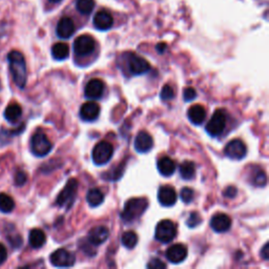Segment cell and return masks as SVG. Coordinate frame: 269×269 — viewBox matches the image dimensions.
<instances>
[{"label":"cell","mask_w":269,"mask_h":269,"mask_svg":"<svg viewBox=\"0 0 269 269\" xmlns=\"http://www.w3.org/2000/svg\"><path fill=\"white\" fill-rule=\"evenodd\" d=\"M8 61L15 85L19 89H25L28 80L27 64L25 56L18 51H12L8 55Z\"/></svg>","instance_id":"6da1fadb"},{"label":"cell","mask_w":269,"mask_h":269,"mask_svg":"<svg viewBox=\"0 0 269 269\" xmlns=\"http://www.w3.org/2000/svg\"><path fill=\"white\" fill-rule=\"evenodd\" d=\"M149 208V202L143 198L130 199L124 205L121 213V219L126 223H133L138 220Z\"/></svg>","instance_id":"7a4b0ae2"},{"label":"cell","mask_w":269,"mask_h":269,"mask_svg":"<svg viewBox=\"0 0 269 269\" xmlns=\"http://www.w3.org/2000/svg\"><path fill=\"white\" fill-rule=\"evenodd\" d=\"M78 180L76 179H70L68 183L66 184L65 189L62 190L56 199V205L59 208H65L67 210H70L76 199L77 190H78Z\"/></svg>","instance_id":"3957f363"},{"label":"cell","mask_w":269,"mask_h":269,"mask_svg":"<svg viewBox=\"0 0 269 269\" xmlns=\"http://www.w3.org/2000/svg\"><path fill=\"white\" fill-rule=\"evenodd\" d=\"M31 151L37 157H45L53 150V143L44 133H36L31 139Z\"/></svg>","instance_id":"277c9868"},{"label":"cell","mask_w":269,"mask_h":269,"mask_svg":"<svg viewBox=\"0 0 269 269\" xmlns=\"http://www.w3.org/2000/svg\"><path fill=\"white\" fill-rule=\"evenodd\" d=\"M177 236V227L171 220H162L158 223L155 232V238L161 243H171Z\"/></svg>","instance_id":"5b68a950"},{"label":"cell","mask_w":269,"mask_h":269,"mask_svg":"<svg viewBox=\"0 0 269 269\" xmlns=\"http://www.w3.org/2000/svg\"><path fill=\"white\" fill-rule=\"evenodd\" d=\"M113 154L114 147L112 146V143L108 141H100L93 150L92 158L96 165H105L112 159Z\"/></svg>","instance_id":"8992f818"},{"label":"cell","mask_w":269,"mask_h":269,"mask_svg":"<svg viewBox=\"0 0 269 269\" xmlns=\"http://www.w3.org/2000/svg\"><path fill=\"white\" fill-rule=\"evenodd\" d=\"M226 127V113L224 110H217L205 127L206 132L212 137L220 136Z\"/></svg>","instance_id":"52a82bcc"},{"label":"cell","mask_w":269,"mask_h":269,"mask_svg":"<svg viewBox=\"0 0 269 269\" xmlns=\"http://www.w3.org/2000/svg\"><path fill=\"white\" fill-rule=\"evenodd\" d=\"M96 49V41L90 35H81L74 41V52L77 56H89Z\"/></svg>","instance_id":"ba28073f"},{"label":"cell","mask_w":269,"mask_h":269,"mask_svg":"<svg viewBox=\"0 0 269 269\" xmlns=\"http://www.w3.org/2000/svg\"><path fill=\"white\" fill-rule=\"evenodd\" d=\"M51 263L55 267L66 268L72 267L76 262V257L71 252L65 250V248H60V250L55 251L50 257Z\"/></svg>","instance_id":"9c48e42d"},{"label":"cell","mask_w":269,"mask_h":269,"mask_svg":"<svg viewBox=\"0 0 269 269\" xmlns=\"http://www.w3.org/2000/svg\"><path fill=\"white\" fill-rule=\"evenodd\" d=\"M225 155L232 160H242L247 154V148L245 143L240 139H235L227 143L225 147Z\"/></svg>","instance_id":"30bf717a"},{"label":"cell","mask_w":269,"mask_h":269,"mask_svg":"<svg viewBox=\"0 0 269 269\" xmlns=\"http://www.w3.org/2000/svg\"><path fill=\"white\" fill-rule=\"evenodd\" d=\"M129 70L133 75L138 76L148 73L151 70V65L143 57L132 54L129 58Z\"/></svg>","instance_id":"8fae6325"},{"label":"cell","mask_w":269,"mask_h":269,"mask_svg":"<svg viewBox=\"0 0 269 269\" xmlns=\"http://www.w3.org/2000/svg\"><path fill=\"white\" fill-rule=\"evenodd\" d=\"M154 147L153 137L148 132H140L135 138L134 148L140 154H146L150 152Z\"/></svg>","instance_id":"7c38bea8"},{"label":"cell","mask_w":269,"mask_h":269,"mask_svg":"<svg viewBox=\"0 0 269 269\" xmlns=\"http://www.w3.org/2000/svg\"><path fill=\"white\" fill-rule=\"evenodd\" d=\"M106 90V86H105V82L100 79H92L91 81H89V84L86 87L85 90V94L86 97L90 100H97L100 99L103 96V93H105Z\"/></svg>","instance_id":"4fadbf2b"},{"label":"cell","mask_w":269,"mask_h":269,"mask_svg":"<svg viewBox=\"0 0 269 269\" xmlns=\"http://www.w3.org/2000/svg\"><path fill=\"white\" fill-rule=\"evenodd\" d=\"M167 259L173 264L182 263L186 258H188V248L183 244H175L172 245L165 254Z\"/></svg>","instance_id":"5bb4252c"},{"label":"cell","mask_w":269,"mask_h":269,"mask_svg":"<svg viewBox=\"0 0 269 269\" xmlns=\"http://www.w3.org/2000/svg\"><path fill=\"white\" fill-rule=\"evenodd\" d=\"M158 201L161 205L167 206V208L175 205L177 202V193L175 189L170 185L161 186L158 191Z\"/></svg>","instance_id":"9a60e30c"},{"label":"cell","mask_w":269,"mask_h":269,"mask_svg":"<svg viewBox=\"0 0 269 269\" xmlns=\"http://www.w3.org/2000/svg\"><path fill=\"white\" fill-rule=\"evenodd\" d=\"M211 227L214 232L216 233H225L227 231H230L232 227V219L230 216H227L225 214L219 213L213 216L211 220Z\"/></svg>","instance_id":"2e32d148"},{"label":"cell","mask_w":269,"mask_h":269,"mask_svg":"<svg viewBox=\"0 0 269 269\" xmlns=\"http://www.w3.org/2000/svg\"><path fill=\"white\" fill-rule=\"evenodd\" d=\"M114 25V18L110 12L102 10L94 16V26L99 31H108Z\"/></svg>","instance_id":"e0dca14e"},{"label":"cell","mask_w":269,"mask_h":269,"mask_svg":"<svg viewBox=\"0 0 269 269\" xmlns=\"http://www.w3.org/2000/svg\"><path fill=\"white\" fill-rule=\"evenodd\" d=\"M57 36L61 39H69L75 33V24L70 17L61 18L56 28Z\"/></svg>","instance_id":"ac0fdd59"},{"label":"cell","mask_w":269,"mask_h":269,"mask_svg":"<svg viewBox=\"0 0 269 269\" xmlns=\"http://www.w3.org/2000/svg\"><path fill=\"white\" fill-rule=\"evenodd\" d=\"M110 236V232L106 226H96L89 232L88 239L89 242L95 246L105 243Z\"/></svg>","instance_id":"d6986e66"},{"label":"cell","mask_w":269,"mask_h":269,"mask_svg":"<svg viewBox=\"0 0 269 269\" xmlns=\"http://www.w3.org/2000/svg\"><path fill=\"white\" fill-rule=\"evenodd\" d=\"M100 114V107L95 101L86 102L80 109V117L85 121H94Z\"/></svg>","instance_id":"ffe728a7"},{"label":"cell","mask_w":269,"mask_h":269,"mask_svg":"<svg viewBox=\"0 0 269 269\" xmlns=\"http://www.w3.org/2000/svg\"><path fill=\"white\" fill-rule=\"evenodd\" d=\"M157 168L162 176L171 177L176 172V163L170 157H163L158 161Z\"/></svg>","instance_id":"44dd1931"},{"label":"cell","mask_w":269,"mask_h":269,"mask_svg":"<svg viewBox=\"0 0 269 269\" xmlns=\"http://www.w3.org/2000/svg\"><path fill=\"white\" fill-rule=\"evenodd\" d=\"M188 117L195 126H201L206 118L205 108L200 105H195L189 109Z\"/></svg>","instance_id":"7402d4cb"},{"label":"cell","mask_w":269,"mask_h":269,"mask_svg":"<svg viewBox=\"0 0 269 269\" xmlns=\"http://www.w3.org/2000/svg\"><path fill=\"white\" fill-rule=\"evenodd\" d=\"M29 242H30V245L33 248H40V247H43L46 244L47 236L41 230L34 229V230H32L30 232Z\"/></svg>","instance_id":"603a6c76"},{"label":"cell","mask_w":269,"mask_h":269,"mask_svg":"<svg viewBox=\"0 0 269 269\" xmlns=\"http://www.w3.org/2000/svg\"><path fill=\"white\" fill-rule=\"evenodd\" d=\"M23 115V110L18 103H11L5 111V118L11 123H15Z\"/></svg>","instance_id":"cb8c5ba5"},{"label":"cell","mask_w":269,"mask_h":269,"mask_svg":"<svg viewBox=\"0 0 269 269\" xmlns=\"http://www.w3.org/2000/svg\"><path fill=\"white\" fill-rule=\"evenodd\" d=\"M179 173L182 179L184 180H192L196 175V165L192 161H184L181 163L179 168Z\"/></svg>","instance_id":"d4e9b609"},{"label":"cell","mask_w":269,"mask_h":269,"mask_svg":"<svg viewBox=\"0 0 269 269\" xmlns=\"http://www.w3.org/2000/svg\"><path fill=\"white\" fill-rule=\"evenodd\" d=\"M87 201L91 208H97L105 201V195L99 189H91L87 195Z\"/></svg>","instance_id":"484cf974"},{"label":"cell","mask_w":269,"mask_h":269,"mask_svg":"<svg viewBox=\"0 0 269 269\" xmlns=\"http://www.w3.org/2000/svg\"><path fill=\"white\" fill-rule=\"evenodd\" d=\"M70 55V48L67 44L58 43L52 48V56L56 60H65Z\"/></svg>","instance_id":"4316f807"},{"label":"cell","mask_w":269,"mask_h":269,"mask_svg":"<svg viewBox=\"0 0 269 269\" xmlns=\"http://www.w3.org/2000/svg\"><path fill=\"white\" fill-rule=\"evenodd\" d=\"M15 209V202L12 197L2 193L0 194V212L2 213H11Z\"/></svg>","instance_id":"83f0119b"},{"label":"cell","mask_w":269,"mask_h":269,"mask_svg":"<svg viewBox=\"0 0 269 269\" xmlns=\"http://www.w3.org/2000/svg\"><path fill=\"white\" fill-rule=\"evenodd\" d=\"M76 8L82 15H90L95 8V2L94 0H77Z\"/></svg>","instance_id":"f1b7e54d"},{"label":"cell","mask_w":269,"mask_h":269,"mask_svg":"<svg viewBox=\"0 0 269 269\" xmlns=\"http://www.w3.org/2000/svg\"><path fill=\"white\" fill-rule=\"evenodd\" d=\"M121 242L124 247L129 248V250H133L138 243V236L134 232H127L123 234Z\"/></svg>","instance_id":"f546056e"},{"label":"cell","mask_w":269,"mask_h":269,"mask_svg":"<svg viewBox=\"0 0 269 269\" xmlns=\"http://www.w3.org/2000/svg\"><path fill=\"white\" fill-rule=\"evenodd\" d=\"M160 97L163 101H170L175 97V91L170 85H165L161 90Z\"/></svg>","instance_id":"4dcf8cb0"},{"label":"cell","mask_w":269,"mask_h":269,"mask_svg":"<svg viewBox=\"0 0 269 269\" xmlns=\"http://www.w3.org/2000/svg\"><path fill=\"white\" fill-rule=\"evenodd\" d=\"M202 222V218L198 213H192L191 216L189 217L188 221H186V225H188L190 229H195L198 225H200Z\"/></svg>","instance_id":"1f68e13d"},{"label":"cell","mask_w":269,"mask_h":269,"mask_svg":"<svg viewBox=\"0 0 269 269\" xmlns=\"http://www.w3.org/2000/svg\"><path fill=\"white\" fill-rule=\"evenodd\" d=\"M180 197H181V200L185 204H190L193 201V199H194V191L192 189H190V188H184L181 191Z\"/></svg>","instance_id":"d6a6232c"},{"label":"cell","mask_w":269,"mask_h":269,"mask_svg":"<svg viewBox=\"0 0 269 269\" xmlns=\"http://www.w3.org/2000/svg\"><path fill=\"white\" fill-rule=\"evenodd\" d=\"M253 183L256 186H265L267 183V178H266V174L263 171H259L253 178Z\"/></svg>","instance_id":"836d02e7"},{"label":"cell","mask_w":269,"mask_h":269,"mask_svg":"<svg viewBox=\"0 0 269 269\" xmlns=\"http://www.w3.org/2000/svg\"><path fill=\"white\" fill-rule=\"evenodd\" d=\"M28 181V175L24 171H18L15 175V184L17 186H23Z\"/></svg>","instance_id":"e575fe53"},{"label":"cell","mask_w":269,"mask_h":269,"mask_svg":"<svg viewBox=\"0 0 269 269\" xmlns=\"http://www.w3.org/2000/svg\"><path fill=\"white\" fill-rule=\"evenodd\" d=\"M197 97V93H196V90L193 89V88H186L184 90V93H183V98L186 102H190V101H193L194 99H196Z\"/></svg>","instance_id":"d590c367"},{"label":"cell","mask_w":269,"mask_h":269,"mask_svg":"<svg viewBox=\"0 0 269 269\" xmlns=\"http://www.w3.org/2000/svg\"><path fill=\"white\" fill-rule=\"evenodd\" d=\"M148 268H153V269H159V268H167V264L164 262H162L161 260L154 258L150 261V263L148 264Z\"/></svg>","instance_id":"8d00e7d4"},{"label":"cell","mask_w":269,"mask_h":269,"mask_svg":"<svg viewBox=\"0 0 269 269\" xmlns=\"http://www.w3.org/2000/svg\"><path fill=\"white\" fill-rule=\"evenodd\" d=\"M237 193H238V190L235 188V186H229V188H226L223 192V195L224 197L226 198H230V199H233L237 196Z\"/></svg>","instance_id":"74e56055"},{"label":"cell","mask_w":269,"mask_h":269,"mask_svg":"<svg viewBox=\"0 0 269 269\" xmlns=\"http://www.w3.org/2000/svg\"><path fill=\"white\" fill-rule=\"evenodd\" d=\"M7 258H8L7 248L5 247L4 244L0 243V265L4 264L7 261Z\"/></svg>","instance_id":"f35d334b"},{"label":"cell","mask_w":269,"mask_h":269,"mask_svg":"<svg viewBox=\"0 0 269 269\" xmlns=\"http://www.w3.org/2000/svg\"><path fill=\"white\" fill-rule=\"evenodd\" d=\"M261 256L263 257L264 260H268L269 259V243H266L263 248H262V251H261Z\"/></svg>","instance_id":"ab89813d"},{"label":"cell","mask_w":269,"mask_h":269,"mask_svg":"<svg viewBox=\"0 0 269 269\" xmlns=\"http://www.w3.org/2000/svg\"><path fill=\"white\" fill-rule=\"evenodd\" d=\"M167 45H165V44H159L157 47H156V49H157V51H158V53H164V51L165 50H167Z\"/></svg>","instance_id":"60d3db41"},{"label":"cell","mask_w":269,"mask_h":269,"mask_svg":"<svg viewBox=\"0 0 269 269\" xmlns=\"http://www.w3.org/2000/svg\"><path fill=\"white\" fill-rule=\"evenodd\" d=\"M50 2H52V3H59V2H61V0H50Z\"/></svg>","instance_id":"b9f144b4"},{"label":"cell","mask_w":269,"mask_h":269,"mask_svg":"<svg viewBox=\"0 0 269 269\" xmlns=\"http://www.w3.org/2000/svg\"><path fill=\"white\" fill-rule=\"evenodd\" d=\"M3 90V86H2V81H0V91Z\"/></svg>","instance_id":"7bdbcfd3"}]
</instances>
